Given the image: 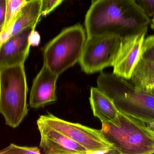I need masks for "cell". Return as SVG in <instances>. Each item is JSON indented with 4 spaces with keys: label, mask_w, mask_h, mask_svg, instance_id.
I'll return each instance as SVG.
<instances>
[{
    "label": "cell",
    "mask_w": 154,
    "mask_h": 154,
    "mask_svg": "<svg viewBox=\"0 0 154 154\" xmlns=\"http://www.w3.org/2000/svg\"><path fill=\"white\" fill-rule=\"evenodd\" d=\"M151 21L134 0H94L85 26L87 37L114 35L123 40L146 35Z\"/></svg>",
    "instance_id": "cell-1"
},
{
    "label": "cell",
    "mask_w": 154,
    "mask_h": 154,
    "mask_svg": "<svg viewBox=\"0 0 154 154\" xmlns=\"http://www.w3.org/2000/svg\"><path fill=\"white\" fill-rule=\"evenodd\" d=\"M102 124V134L117 153L154 154V137L140 119L119 111L116 119Z\"/></svg>",
    "instance_id": "cell-2"
},
{
    "label": "cell",
    "mask_w": 154,
    "mask_h": 154,
    "mask_svg": "<svg viewBox=\"0 0 154 154\" xmlns=\"http://www.w3.org/2000/svg\"><path fill=\"white\" fill-rule=\"evenodd\" d=\"M97 84L99 89L113 100L119 110L141 120H154V94L113 73L100 72Z\"/></svg>",
    "instance_id": "cell-3"
},
{
    "label": "cell",
    "mask_w": 154,
    "mask_h": 154,
    "mask_svg": "<svg viewBox=\"0 0 154 154\" xmlns=\"http://www.w3.org/2000/svg\"><path fill=\"white\" fill-rule=\"evenodd\" d=\"M0 112L6 124L18 127L27 115L28 89L24 65L0 68Z\"/></svg>",
    "instance_id": "cell-4"
},
{
    "label": "cell",
    "mask_w": 154,
    "mask_h": 154,
    "mask_svg": "<svg viewBox=\"0 0 154 154\" xmlns=\"http://www.w3.org/2000/svg\"><path fill=\"white\" fill-rule=\"evenodd\" d=\"M82 25L63 29L49 41L44 50V63L58 75L79 63L87 39Z\"/></svg>",
    "instance_id": "cell-5"
},
{
    "label": "cell",
    "mask_w": 154,
    "mask_h": 154,
    "mask_svg": "<svg viewBox=\"0 0 154 154\" xmlns=\"http://www.w3.org/2000/svg\"><path fill=\"white\" fill-rule=\"evenodd\" d=\"M38 120L84 147L88 154L118 153L103 137L101 130L66 121L50 113L41 115Z\"/></svg>",
    "instance_id": "cell-6"
},
{
    "label": "cell",
    "mask_w": 154,
    "mask_h": 154,
    "mask_svg": "<svg viewBox=\"0 0 154 154\" xmlns=\"http://www.w3.org/2000/svg\"><path fill=\"white\" fill-rule=\"evenodd\" d=\"M122 42L121 38L114 35L87 37L79 62L82 71L92 74L113 66Z\"/></svg>",
    "instance_id": "cell-7"
},
{
    "label": "cell",
    "mask_w": 154,
    "mask_h": 154,
    "mask_svg": "<svg viewBox=\"0 0 154 154\" xmlns=\"http://www.w3.org/2000/svg\"><path fill=\"white\" fill-rule=\"evenodd\" d=\"M40 147L46 154H88L87 149L64 134L38 119Z\"/></svg>",
    "instance_id": "cell-8"
},
{
    "label": "cell",
    "mask_w": 154,
    "mask_h": 154,
    "mask_svg": "<svg viewBox=\"0 0 154 154\" xmlns=\"http://www.w3.org/2000/svg\"><path fill=\"white\" fill-rule=\"evenodd\" d=\"M146 34L122 40L113 66V74L129 81L140 59Z\"/></svg>",
    "instance_id": "cell-9"
},
{
    "label": "cell",
    "mask_w": 154,
    "mask_h": 154,
    "mask_svg": "<svg viewBox=\"0 0 154 154\" xmlns=\"http://www.w3.org/2000/svg\"><path fill=\"white\" fill-rule=\"evenodd\" d=\"M35 29L33 26L26 28L0 45V68L24 65L31 46L29 37Z\"/></svg>",
    "instance_id": "cell-10"
},
{
    "label": "cell",
    "mask_w": 154,
    "mask_h": 154,
    "mask_svg": "<svg viewBox=\"0 0 154 154\" xmlns=\"http://www.w3.org/2000/svg\"><path fill=\"white\" fill-rule=\"evenodd\" d=\"M58 76L44 63L33 81L29 97L30 107L38 109L57 100L56 89Z\"/></svg>",
    "instance_id": "cell-11"
},
{
    "label": "cell",
    "mask_w": 154,
    "mask_h": 154,
    "mask_svg": "<svg viewBox=\"0 0 154 154\" xmlns=\"http://www.w3.org/2000/svg\"><path fill=\"white\" fill-rule=\"evenodd\" d=\"M89 100L94 116L102 123L114 119L119 112L113 100L98 87H91Z\"/></svg>",
    "instance_id": "cell-12"
},
{
    "label": "cell",
    "mask_w": 154,
    "mask_h": 154,
    "mask_svg": "<svg viewBox=\"0 0 154 154\" xmlns=\"http://www.w3.org/2000/svg\"><path fill=\"white\" fill-rule=\"evenodd\" d=\"M41 0L26 2L11 27L12 36L28 27H36L41 15Z\"/></svg>",
    "instance_id": "cell-13"
},
{
    "label": "cell",
    "mask_w": 154,
    "mask_h": 154,
    "mask_svg": "<svg viewBox=\"0 0 154 154\" xmlns=\"http://www.w3.org/2000/svg\"><path fill=\"white\" fill-rule=\"evenodd\" d=\"M152 79H154V61L140 57L129 81L135 85L142 81Z\"/></svg>",
    "instance_id": "cell-14"
},
{
    "label": "cell",
    "mask_w": 154,
    "mask_h": 154,
    "mask_svg": "<svg viewBox=\"0 0 154 154\" xmlns=\"http://www.w3.org/2000/svg\"><path fill=\"white\" fill-rule=\"evenodd\" d=\"M26 0H7V17L3 30L8 29L12 26L19 12L26 3Z\"/></svg>",
    "instance_id": "cell-15"
},
{
    "label": "cell",
    "mask_w": 154,
    "mask_h": 154,
    "mask_svg": "<svg viewBox=\"0 0 154 154\" xmlns=\"http://www.w3.org/2000/svg\"><path fill=\"white\" fill-rule=\"evenodd\" d=\"M40 149L37 147L21 146L11 143L0 151V154H40Z\"/></svg>",
    "instance_id": "cell-16"
},
{
    "label": "cell",
    "mask_w": 154,
    "mask_h": 154,
    "mask_svg": "<svg viewBox=\"0 0 154 154\" xmlns=\"http://www.w3.org/2000/svg\"><path fill=\"white\" fill-rule=\"evenodd\" d=\"M141 57L146 60L154 61V35L144 39Z\"/></svg>",
    "instance_id": "cell-17"
},
{
    "label": "cell",
    "mask_w": 154,
    "mask_h": 154,
    "mask_svg": "<svg viewBox=\"0 0 154 154\" xmlns=\"http://www.w3.org/2000/svg\"><path fill=\"white\" fill-rule=\"evenodd\" d=\"M134 1L147 17L150 19L154 18V0H134Z\"/></svg>",
    "instance_id": "cell-18"
},
{
    "label": "cell",
    "mask_w": 154,
    "mask_h": 154,
    "mask_svg": "<svg viewBox=\"0 0 154 154\" xmlns=\"http://www.w3.org/2000/svg\"><path fill=\"white\" fill-rule=\"evenodd\" d=\"M64 0H41V15L45 16L55 9Z\"/></svg>",
    "instance_id": "cell-19"
},
{
    "label": "cell",
    "mask_w": 154,
    "mask_h": 154,
    "mask_svg": "<svg viewBox=\"0 0 154 154\" xmlns=\"http://www.w3.org/2000/svg\"><path fill=\"white\" fill-rule=\"evenodd\" d=\"M134 85L146 91L154 94V79L142 81Z\"/></svg>",
    "instance_id": "cell-20"
},
{
    "label": "cell",
    "mask_w": 154,
    "mask_h": 154,
    "mask_svg": "<svg viewBox=\"0 0 154 154\" xmlns=\"http://www.w3.org/2000/svg\"><path fill=\"white\" fill-rule=\"evenodd\" d=\"M0 31L3 30L7 17V0H0Z\"/></svg>",
    "instance_id": "cell-21"
},
{
    "label": "cell",
    "mask_w": 154,
    "mask_h": 154,
    "mask_svg": "<svg viewBox=\"0 0 154 154\" xmlns=\"http://www.w3.org/2000/svg\"><path fill=\"white\" fill-rule=\"evenodd\" d=\"M40 36L38 32L33 29L29 37V44L32 46H37L40 43Z\"/></svg>",
    "instance_id": "cell-22"
},
{
    "label": "cell",
    "mask_w": 154,
    "mask_h": 154,
    "mask_svg": "<svg viewBox=\"0 0 154 154\" xmlns=\"http://www.w3.org/2000/svg\"><path fill=\"white\" fill-rule=\"evenodd\" d=\"M12 36L11 29H4L0 33V45L8 41Z\"/></svg>",
    "instance_id": "cell-23"
},
{
    "label": "cell",
    "mask_w": 154,
    "mask_h": 154,
    "mask_svg": "<svg viewBox=\"0 0 154 154\" xmlns=\"http://www.w3.org/2000/svg\"><path fill=\"white\" fill-rule=\"evenodd\" d=\"M142 121L146 123L149 130L154 137V120H143Z\"/></svg>",
    "instance_id": "cell-24"
},
{
    "label": "cell",
    "mask_w": 154,
    "mask_h": 154,
    "mask_svg": "<svg viewBox=\"0 0 154 154\" xmlns=\"http://www.w3.org/2000/svg\"><path fill=\"white\" fill-rule=\"evenodd\" d=\"M150 26H151V28L154 30V18L151 20V22H150Z\"/></svg>",
    "instance_id": "cell-25"
},
{
    "label": "cell",
    "mask_w": 154,
    "mask_h": 154,
    "mask_svg": "<svg viewBox=\"0 0 154 154\" xmlns=\"http://www.w3.org/2000/svg\"><path fill=\"white\" fill-rule=\"evenodd\" d=\"M31 1H33V0H26V2H28Z\"/></svg>",
    "instance_id": "cell-26"
},
{
    "label": "cell",
    "mask_w": 154,
    "mask_h": 154,
    "mask_svg": "<svg viewBox=\"0 0 154 154\" xmlns=\"http://www.w3.org/2000/svg\"><path fill=\"white\" fill-rule=\"evenodd\" d=\"M92 1H94V0H92Z\"/></svg>",
    "instance_id": "cell-27"
}]
</instances>
